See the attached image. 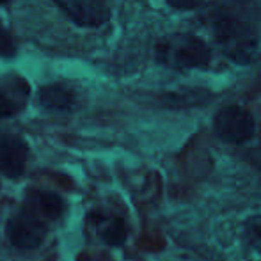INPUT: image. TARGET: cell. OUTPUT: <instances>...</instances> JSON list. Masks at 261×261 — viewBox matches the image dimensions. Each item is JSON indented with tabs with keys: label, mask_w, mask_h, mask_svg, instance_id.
I'll use <instances>...</instances> for the list:
<instances>
[{
	"label": "cell",
	"mask_w": 261,
	"mask_h": 261,
	"mask_svg": "<svg viewBox=\"0 0 261 261\" xmlns=\"http://www.w3.org/2000/svg\"><path fill=\"white\" fill-rule=\"evenodd\" d=\"M212 23L217 41L227 57L242 64L252 61L259 43V29L251 11L244 9L240 4L222 6L215 11Z\"/></svg>",
	"instance_id": "1"
},
{
	"label": "cell",
	"mask_w": 261,
	"mask_h": 261,
	"mask_svg": "<svg viewBox=\"0 0 261 261\" xmlns=\"http://www.w3.org/2000/svg\"><path fill=\"white\" fill-rule=\"evenodd\" d=\"M158 62L171 69L206 68L212 62V50L194 34H172L160 39L155 46Z\"/></svg>",
	"instance_id": "2"
},
{
	"label": "cell",
	"mask_w": 261,
	"mask_h": 261,
	"mask_svg": "<svg viewBox=\"0 0 261 261\" xmlns=\"http://www.w3.org/2000/svg\"><path fill=\"white\" fill-rule=\"evenodd\" d=\"M213 132L226 144H244L254 137L256 121L244 107L226 105L213 117Z\"/></svg>",
	"instance_id": "3"
},
{
	"label": "cell",
	"mask_w": 261,
	"mask_h": 261,
	"mask_svg": "<svg viewBox=\"0 0 261 261\" xmlns=\"http://www.w3.org/2000/svg\"><path fill=\"white\" fill-rule=\"evenodd\" d=\"M6 233L9 242L16 249L31 251V249H38L45 242L46 233H48V224L41 217L32 213L31 210L21 206L20 212L9 219Z\"/></svg>",
	"instance_id": "4"
},
{
	"label": "cell",
	"mask_w": 261,
	"mask_h": 261,
	"mask_svg": "<svg viewBox=\"0 0 261 261\" xmlns=\"http://www.w3.org/2000/svg\"><path fill=\"white\" fill-rule=\"evenodd\" d=\"M54 4L80 27H101L110 20V9L103 0H54Z\"/></svg>",
	"instance_id": "5"
},
{
	"label": "cell",
	"mask_w": 261,
	"mask_h": 261,
	"mask_svg": "<svg viewBox=\"0 0 261 261\" xmlns=\"http://www.w3.org/2000/svg\"><path fill=\"white\" fill-rule=\"evenodd\" d=\"M29 158V146L20 135L6 134L0 137V172L7 178L23 174Z\"/></svg>",
	"instance_id": "6"
},
{
	"label": "cell",
	"mask_w": 261,
	"mask_h": 261,
	"mask_svg": "<svg viewBox=\"0 0 261 261\" xmlns=\"http://www.w3.org/2000/svg\"><path fill=\"white\" fill-rule=\"evenodd\" d=\"M23 208L31 210L38 217H41L46 224H52L55 220L61 219L62 212H64V201L54 192H46V190H31L25 196Z\"/></svg>",
	"instance_id": "7"
},
{
	"label": "cell",
	"mask_w": 261,
	"mask_h": 261,
	"mask_svg": "<svg viewBox=\"0 0 261 261\" xmlns=\"http://www.w3.org/2000/svg\"><path fill=\"white\" fill-rule=\"evenodd\" d=\"M91 222H93L98 237L112 247L121 245L126 238V227H124V220L121 217L100 213V215L91 217Z\"/></svg>",
	"instance_id": "8"
},
{
	"label": "cell",
	"mask_w": 261,
	"mask_h": 261,
	"mask_svg": "<svg viewBox=\"0 0 261 261\" xmlns=\"http://www.w3.org/2000/svg\"><path fill=\"white\" fill-rule=\"evenodd\" d=\"M38 101L48 110H69L75 105V93L62 84H50L41 87Z\"/></svg>",
	"instance_id": "9"
},
{
	"label": "cell",
	"mask_w": 261,
	"mask_h": 261,
	"mask_svg": "<svg viewBox=\"0 0 261 261\" xmlns=\"http://www.w3.org/2000/svg\"><path fill=\"white\" fill-rule=\"evenodd\" d=\"M244 237L247 244L261 254V215H252L245 220Z\"/></svg>",
	"instance_id": "10"
},
{
	"label": "cell",
	"mask_w": 261,
	"mask_h": 261,
	"mask_svg": "<svg viewBox=\"0 0 261 261\" xmlns=\"http://www.w3.org/2000/svg\"><path fill=\"white\" fill-rule=\"evenodd\" d=\"M14 52H16V45H14L13 36L0 23V57H13Z\"/></svg>",
	"instance_id": "11"
},
{
	"label": "cell",
	"mask_w": 261,
	"mask_h": 261,
	"mask_svg": "<svg viewBox=\"0 0 261 261\" xmlns=\"http://www.w3.org/2000/svg\"><path fill=\"white\" fill-rule=\"evenodd\" d=\"M20 110V105L16 103L14 98H11L6 91L0 89V117H9Z\"/></svg>",
	"instance_id": "12"
},
{
	"label": "cell",
	"mask_w": 261,
	"mask_h": 261,
	"mask_svg": "<svg viewBox=\"0 0 261 261\" xmlns=\"http://www.w3.org/2000/svg\"><path fill=\"white\" fill-rule=\"evenodd\" d=\"M167 4L174 9L179 11H189V9H196L203 4V0H167Z\"/></svg>",
	"instance_id": "13"
},
{
	"label": "cell",
	"mask_w": 261,
	"mask_h": 261,
	"mask_svg": "<svg viewBox=\"0 0 261 261\" xmlns=\"http://www.w3.org/2000/svg\"><path fill=\"white\" fill-rule=\"evenodd\" d=\"M9 2V0H0V4H7Z\"/></svg>",
	"instance_id": "14"
}]
</instances>
